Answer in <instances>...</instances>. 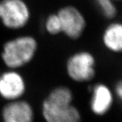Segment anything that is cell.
Here are the masks:
<instances>
[{
    "instance_id": "6da1fadb",
    "label": "cell",
    "mask_w": 122,
    "mask_h": 122,
    "mask_svg": "<svg viewBox=\"0 0 122 122\" xmlns=\"http://www.w3.org/2000/svg\"><path fill=\"white\" fill-rule=\"evenodd\" d=\"M37 49L38 43L34 37L20 35L5 42L0 56L7 69L18 70L33 60Z\"/></svg>"
},
{
    "instance_id": "7a4b0ae2",
    "label": "cell",
    "mask_w": 122,
    "mask_h": 122,
    "mask_svg": "<svg viewBox=\"0 0 122 122\" xmlns=\"http://www.w3.org/2000/svg\"><path fill=\"white\" fill-rule=\"evenodd\" d=\"M68 77L76 83H90L97 75L98 59L94 53L81 50L72 54L66 62Z\"/></svg>"
},
{
    "instance_id": "3957f363",
    "label": "cell",
    "mask_w": 122,
    "mask_h": 122,
    "mask_svg": "<svg viewBox=\"0 0 122 122\" xmlns=\"http://www.w3.org/2000/svg\"><path fill=\"white\" fill-rule=\"evenodd\" d=\"M31 14L25 0H0V22L10 30H20L27 25Z\"/></svg>"
},
{
    "instance_id": "277c9868",
    "label": "cell",
    "mask_w": 122,
    "mask_h": 122,
    "mask_svg": "<svg viewBox=\"0 0 122 122\" xmlns=\"http://www.w3.org/2000/svg\"><path fill=\"white\" fill-rule=\"evenodd\" d=\"M62 33L72 40L82 37L87 27V20L83 12L77 7L68 5L58 10Z\"/></svg>"
},
{
    "instance_id": "5b68a950",
    "label": "cell",
    "mask_w": 122,
    "mask_h": 122,
    "mask_svg": "<svg viewBox=\"0 0 122 122\" xmlns=\"http://www.w3.org/2000/svg\"><path fill=\"white\" fill-rule=\"evenodd\" d=\"M89 108L98 117H102L111 113L115 102L112 87L105 82H97L90 86Z\"/></svg>"
},
{
    "instance_id": "8992f818",
    "label": "cell",
    "mask_w": 122,
    "mask_h": 122,
    "mask_svg": "<svg viewBox=\"0 0 122 122\" xmlns=\"http://www.w3.org/2000/svg\"><path fill=\"white\" fill-rule=\"evenodd\" d=\"M26 91L25 79L18 70L8 69L0 73V97L6 102L23 98Z\"/></svg>"
},
{
    "instance_id": "52a82bcc",
    "label": "cell",
    "mask_w": 122,
    "mask_h": 122,
    "mask_svg": "<svg viewBox=\"0 0 122 122\" xmlns=\"http://www.w3.org/2000/svg\"><path fill=\"white\" fill-rule=\"evenodd\" d=\"M41 112L45 122H81L82 119L79 109L73 104L54 103L44 99Z\"/></svg>"
},
{
    "instance_id": "ba28073f",
    "label": "cell",
    "mask_w": 122,
    "mask_h": 122,
    "mask_svg": "<svg viewBox=\"0 0 122 122\" xmlns=\"http://www.w3.org/2000/svg\"><path fill=\"white\" fill-rule=\"evenodd\" d=\"M100 44L111 56H122V19L118 18L105 22L100 35Z\"/></svg>"
},
{
    "instance_id": "9c48e42d",
    "label": "cell",
    "mask_w": 122,
    "mask_h": 122,
    "mask_svg": "<svg viewBox=\"0 0 122 122\" xmlns=\"http://www.w3.org/2000/svg\"><path fill=\"white\" fill-rule=\"evenodd\" d=\"M2 122H34L35 111L32 105L23 98L6 102L1 112Z\"/></svg>"
},
{
    "instance_id": "30bf717a",
    "label": "cell",
    "mask_w": 122,
    "mask_h": 122,
    "mask_svg": "<svg viewBox=\"0 0 122 122\" xmlns=\"http://www.w3.org/2000/svg\"><path fill=\"white\" fill-rule=\"evenodd\" d=\"M92 4L97 13L105 22L120 16L121 5L113 0H92Z\"/></svg>"
},
{
    "instance_id": "8fae6325",
    "label": "cell",
    "mask_w": 122,
    "mask_h": 122,
    "mask_svg": "<svg viewBox=\"0 0 122 122\" xmlns=\"http://www.w3.org/2000/svg\"><path fill=\"white\" fill-rule=\"evenodd\" d=\"M45 99L54 103L73 104L74 94L70 87L60 86L53 88Z\"/></svg>"
},
{
    "instance_id": "7c38bea8",
    "label": "cell",
    "mask_w": 122,
    "mask_h": 122,
    "mask_svg": "<svg viewBox=\"0 0 122 122\" xmlns=\"http://www.w3.org/2000/svg\"><path fill=\"white\" fill-rule=\"evenodd\" d=\"M44 27L46 32L51 35H57L62 33V26L58 14L52 13L46 18Z\"/></svg>"
},
{
    "instance_id": "4fadbf2b",
    "label": "cell",
    "mask_w": 122,
    "mask_h": 122,
    "mask_svg": "<svg viewBox=\"0 0 122 122\" xmlns=\"http://www.w3.org/2000/svg\"><path fill=\"white\" fill-rule=\"evenodd\" d=\"M112 88L115 100L122 105V77L117 79L115 81Z\"/></svg>"
},
{
    "instance_id": "5bb4252c",
    "label": "cell",
    "mask_w": 122,
    "mask_h": 122,
    "mask_svg": "<svg viewBox=\"0 0 122 122\" xmlns=\"http://www.w3.org/2000/svg\"><path fill=\"white\" fill-rule=\"evenodd\" d=\"M113 1H115L116 3H117V4H119V5H122V0H113Z\"/></svg>"
},
{
    "instance_id": "9a60e30c",
    "label": "cell",
    "mask_w": 122,
    "mask_h": 122,
    "mask_svg": "<svg viewBox=\"0 0 122 122\" xmlns=\"http://www.w3.org/2000/svg\"><path fill=\"white\" fill-rule=\"evenodd\" d=\"M0 73H1V72H0Z\"/></svg>"
}]
</instances>
